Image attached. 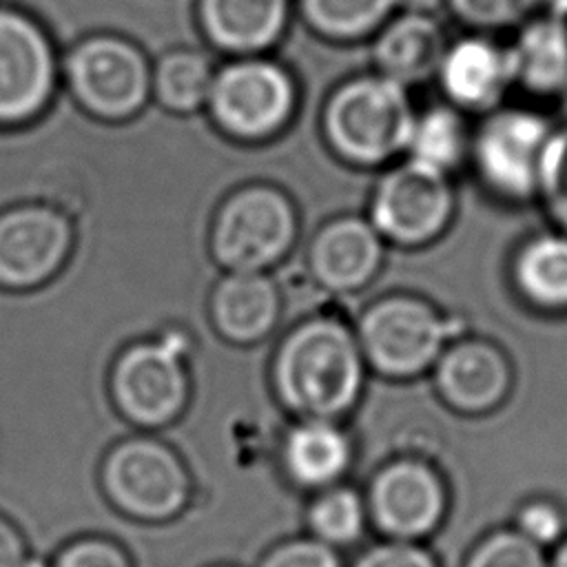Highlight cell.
I'll return each mask as SVG.
<instances>
[{
  "label": "cell",
  "mask_w": 567,
  "mask_h": 567,
  "mask_svg": "<svg viewBox=\"0 0 567 567\" xmlns=\"http://www.w3.org/2000/svg\"><path fill=\"white\" fill-rule=\"evenodd\" d=\"M299 115L279 137L246 144L208 115L144 106L104 122L73 100L24 126L0 128V514L31 554L51 556L86 534L131 556L148 525L104 496L100 465L140 432L115 410L117 354L168 328L193 339L184 412L153 432L188 470L193 489L224 494L250 454L292 421L270 385L281 332L224 341L210 292L219 204L246 184H275L297 204L303 244L330 219Z\"/></svg>",
  "instance_id": "1"
},
{
  "label": "cell",
  "mask_w": 567,
  "mask_h": 567,
  "mask_svg": "<svg viewBox=\"0 0 567 567\" xmlns=\"http://www.w3.org/2000/svg\"><path fill=\"white\" fill-rule=\"evenodd\" d=\"M368 377L352 323L334 312H310L284 328L270 354L272 394L290 419L346 423Z\"/></svg>",
  "instance_id": "2"
},
{
  "label": "cell",
  "mask_w": 567,
  "mask_h": 567,
  "mask_svg": "<svg viewBox=\"0 0 567 567\" xmlns=\"http://www.w3.org/2000/svg\"><path fill=\"white\" fill-rule=\"evenodd\" d=\"M414 113L410 89L365 69L328 91L317 113V131L343 168L381 171L405 155Z\"/></svg>",
  "instance_id": "3"
},
{
  "label": "cell",
  "mask_w": 567,
  "mask_h": 567,
  "mask_svg": "<svg viewBox=\"0 0 567 567\" xmlns=\"http://www.w3.org/2000/svg\"><path fill=\"white\" fill-rule=\"evenodd\" d=\"M370 374L410 381L430 374L443 348L465 328L414 292L374 297L352 323Z\"/></svg>",
  "instance_id": "4"
},
{
  "label": "cell",
  "mask_w": 567,
  "mask_h": 567,
  "mask_svg": "<svg viewBox=\"0 0 567 567\" xmlns=\"http://www.w3.org/2000/svg\"><path fill=\"white\" fill-rule=\"evenodd\" d=\"M299 237L292 197L275 184H246L219 204L210 255L224 272H270L292 255Z\"/></svg>",
  "instance_id": "5"
},
{
  "label": "cell",
  "mask_w": 567,
  "mask_h": 567,
  "mask_svg": "<svg viewBox=\"0 0 567 567\" xmlns=\"http://www.w3.org/2000/svg\"><path fill=\"white\" fill-rule=\"evenodd\" d=\"M190 352L193 339L179 328L126 346L109 374L111 401L120 416L140 432L171 425L190 396Z\"/></svg>",
  "instance_id": "6"
},
{
  "label": "cell",
  "mask_w": 567,
  "mask_h": 567,
  "mask_svg": "<svg viewBox=\"0 0 567 567\" xmlns=\"http://www.w3.org/2000/svg\"><path fill=\"white\" fill-rule=\"evenodd\" d=\"M554 122L529 104H501L474 120L470 159L481 188L496 202H536L538 173Z\"/></svg>",
  "instance_id": "7"
},
{
  "label": "cell",
  "mask_w": 567,
  "mask_h": 567,
  "mask_svg": "<svg viewBox=\"0 0 567 567\" xmlns=\"http://www.w3.org/2000/svg\"><path fill=\"white\" fill-rule=\"evenodd\" d=\"M100 485L106 501L137 523H166L193 496V483L177 452L153 432L117 441L102 458Z\"/></svg>",
  "instance_id": "8"
},
{
  "label": "cell",
  "mask_w": 567,
  "mask_h": 567,
  "mask_svg": "<svg viewBox=\"0 0 567 567\" xmlns=\"http://www.w3.org/2000/svg\"><path fill=\"white\" fill-rule=\"evenodd\" d=\"M458 195L450 175L401 157L381 168L365 217L388 246L427 248L454 221Z\"/></svg>",
  "instance_id": "9"
},
{
  "label": "cell",
  "mask_w": 567,
  "mask_h": 567,
  "mask_svg": "<svg viewBox=\"0 0 567 567\" xmlns=\"http://www.w3.org/2000/svg\"><path fill=\"white\" fill-rule=\"evenodd\" d=\"M206 115L226 137L259 144L279 137L301 111L292 73L272 60H237L213 78Z\"/></svg>",
  "instance_id": "10"
},
{
  "label": "cell",
  "mask_w": 567,
  "mask_h": 567,
  "mask_svg": "<svg viewBox=\"0 0 567 567\" xmlns=\"http://www.w3.org/2000/svg\"><path fill=\"white\" fill-rule=\"evenodd\" d=\"M370 529L379 538L423 543L441 529L450 512L443 472L419 454L381 463L363 487Z\"/></svg>",
  "instance_id": "11"
},
{
  "label": "cell",
  "mask_w": 567,
  "mask_h": 567,
  "mask_svg": "<svg viewBox=\"0 0 567 567\" xmlns=\"http://www.w3.org/2000/svg\"><path fill=\"white\" fill-rule=\"evenodd\" d=\"M385 250L388 244L368 217L348 210L321 221L301 248L279 266L301 270L323 295L350 297L374 284Z\"/></svg>",
  "instance_id": "12"
},
{
  "label": "cell",
  "mask_w": 567,
  "mask_h": 567,
  "mask_svg": "<svg viewBox=\"0 0 567 567\" xmlns=\"http://www.w3.org/2000/svg\"><path fill=\"white\" fill-rule=\"evenodd\" d=\"M66 84L71 100L91 117L124 122L146 106L151 71L126 40L91 38L66 60Z\"/></svg>",
  "instance_id": "13"
},
{
  "label": "cell",
  "mask_w": 567,
  "mask_h": 567,
  "mask_svg": "<svg viewBox=\"0 0 567 567\" xmlns=\"http://www.w3.org/2000/svg\"><path fill=\"white\" fill-rule=\"evenodd\" d=\"M430 377L447 410L474 419L496 412L514 390V363L503 346L467 332L443 348Z\"/></svg>",
  "instance_id": "14"
},
{
  "label": "cell",
  "mask_w": 567,
  "mask_h": 567,
  "mask_svg": "<svg viewBox=\"0 0 567 567\" xmlns=\"http://www.w3.org/2000/svg\"><path fill=\"white\" fill-rule=\"evenodd\" d=\"M55 89V62L44 33L29 18L0 9V128L40 117Z\"/></svg>",
  "instance_id": "15"
},
{
  "label": "cell",
  "mask_w": 567,
  "mask_h": 567,
  "mask_svg": "<svg viewBox=\"0 0 567 567\" xmlns=\"http://www.w3.org/2000/svg\"><path fill=\"white\" fill-rule=\"evenodd\" d=\"M432 82L441 100L474 120L509 102L514 78L505 35L476 31L452 35Z\"/></svg>",
  "instance_id": "16"
},
{
  "label": "cell",
  "mask_w": 567,
  "mask_h": 567,
  "mask_svg": "<svg viewBox=\"0 0 567 567\" xmlns=\"http://www.w3.org/2000/svg\"><path fill=\"white\" fill-rule=\"evenodd\" d=\"M450 38L439 11L401 7L370 38V69L412 91L434 80Z\"/></svg>",
  "instance_id": "17"
},
{
  "label": "cell",
  "mask_w": 567,
  "mask_h": 567,
  "mask_svg": "<svg viewBox=\"0 0 567 567\" xmlns=\"http://www.w3.org/2000/svg\"><path fill=\"white\" fill-rule=\"evenodd\" d=\"M357 463V441L343 421L292 419L279 445L284 478L310 496L348 481Z\"/></svg>",
  "instance_id": "18"
},
{
  "label": "cell",
  "mask_w": 567,
  "mask_h": 567,
  "mask_svg": "<svg viewBox=\"0 0 567 567\" xmlns=\"http://www.w3.org/2000/svg\"><path fill=\"white\" fill-rule=\"evenodd\" d=\"M210 321L235 346L281 332L284 297L272 272H224L210 292Z\"/></svg>",
  "instance_id": "19"
},
{
  "label": "cell",
  "mask_w": 567,
  "mask_h": 567,
  "mask_svg": "<svg viewBox=\"0 0 567 567\" xmlns=\"http://www.w3.org/2000/svg\"><path fill=\"white\" fill-rule=\"evenodd\" d=\"M514 91L558 102L567 91V20L532 13L507 35Z\"/></svg>",
  "instance_id": "20"
},
{
  "label": "cell",
  "mask_w": 567,
  "mask_h": 567,
  "mask_svg": "<svg viewBox=\"0 0 567 567\" xmlns=\"http://www.w3.org/2000/svg\"><path fill=\"white\" fill-rule=\"evenodd\" d=\"M507 277L529 310L567 315V233L549 228L520 239L509 255Z\"/></svg>",
  "instance_id": "21"
},
{
  "label": "cell",
  "mask_w": 567,
  "mask_h": 567,
  "mask_svg": "<svg viewBox=\"0 0 567 567\" xmlns=\"http://www.w3.org/2000/svg\"><path fill=\"white\" fill-rule=\"evenodd\" d=\"M472 128L474 117L441 97L416 106L403 157L452 177L467 166Z\"/></svg>",
  "instance_id": "22"
},
{
  "label": "cell",
  "mask_w": 567,
  "mask_h": 567,
  "mask_svg": "<svg viewBox=\"0 0 567 567\" xmlns=\"http://www.w3.org/2000/svg\"><path fill=\"white\" fill-rule=\"evenodd\" d=\"M288 0H202V22L210 40L233 51L264 49L279 38Z\"/></svg>",
  "instance_id": "23"
},
{
  "label": "cell",
  "mask_w": 567,
  "mask_h": 567,
  "mask_svg": "<svg viewBox=\"0 0 567 567\" xmlns=\"http://www.w3.org/2000/svg\"><path fill=\"white\" fill-rule=\"evenodd\" d=\"M303 529L339 551L357 545L370 529L363 489L343 481L310 494L303 509Z\"/></svg>",
  "instance_id": "24"
},
{
  "label": "cell",
  "mask_w": 567,
  "mask_h": 567,
  "mask_svg": "<svg viewBox=\"0 0 567 567\" xmlns=\"http://www.w3.org/2000/svg\"><path fill=\"white\" fill-rule=\"evenodd\" d=\"M403 0H299L303 22L334 44H359L401 9Z\"/></svg>",
  "instance_id": "25"
},
{
  "label": "cell",
  "mask_w": 567,
  "mask_h": 567,
  "mask_svg": "<svg viewBox=\"0 0 567 567\" xmlns=\"http://www.w3.org/2000/svg\"><path fill=\"white\" fill-rule=\"evenodd\" d=\"M213 78V66L202 53L173 51L155 64L151 91L159 109L173 115H193L206 106Z\"/></svg>",
  "instance_id": "26"
},
{
  "label": "cell",
  "mask_w": 567,
  "mask_h": 567,
  "mask_svg": "<svg viewBox=\"0 0 567 567\" xmlns=\"http://www.w3.org/2000/svg\"><path fill=\"white\" fill-rule=\"evenodd\" d=\"M439 9L461 29L507 35L534 13L532 0H439Z\"/></svg>",
  "instance_id": "27"
},
{
  "label": "cell",
  "mask_w": 567,
  "mask_h": 567,
  "mask_svg": "<svg viewBox=\"0 0 567 567\" xmlns=\"http://www.w3.org/2000/svg\"><path fill=\"white\" fill-rule=\"evenodd\" d=\"M536 202H540L551 228L567 233V120L554 124L547 140L538 173Z\"/></svg>",
  "instance_id": "28"
},
{
  "label": "cell",
  "mask_w": 567,
  "mask_h": 567,
  "mask_svg": "<svg viewBox=\"0 0 567 567\" xmlns=\"http://www.w3.org/2000/svg\"><path fill=\"white\" fill-rule=\"evenodd\" d=\"M463 567H549V554L514 527H496L470 547Z\"/></svg>",
  "instance_id": "29"
},
{
  "label": "cell",
  "mask_w": 567,
  "mask_h": 567,
  "mask_svg": "<svg viewBox=\"0 0 567 567\" xmlns=\"http://www.w3.org/2000/svg\"><path fill=\"white\" fill-rule=\"evenodd\" d=\"M512 527L534 545L554 549L567 536V516L558 501L532 496L516 507Z\"/></svg>",
  "instance_id": "30"
},
{
  "label": "cell",
  "mask_w": 567,
  "mask_h": 567,
  "mask_svg": "<svg viewBox=\"0 0 567 567\" xmlns=\"http://www.w3.org/2000/svg\"><path fill=\"white\" fill-rule=\"evenodd\" d=\"M51 567H133V560L117 540L86 534L64 543L51 556Z\"/></svg>",
  "instance_id": "31"
},
{
  "label": "cell",
  "mask_w": 567,
  "mask_h": 567,
  "mask_svg": "<svg viewBox=\"0 0 567 567\" xmlns=\"http://www.w3.org/2000/svg\"><path fill=\"white\" fill-rule=\"evenodd\" d=\"M255 567H343L341 551L299 534L272 545Z\"/></svg>",
  "instance_id": "32"
},
{
  "label": "cell",
  "mask_w": 567,
  "mask_h": 567,
  "mask_svg": "<svg viewBox=\"0 0 567 567\" xmlns=\"http://www.w3.org/2000/svg\"><path fill=\"white\" fill-rule=\"evenodd\" d=\"M350 567H441L423 543L381 538L361 549Z\"/></svg>",
  "instance_id": "33"
},
{
  "label": "cell",
  "mask_w": 567,
  "mask_h": 567,
  "mask_svg": "<svg viewBox=\"0 0 567 567\" xmlns=\"http://www.w3.org/2000/svg\"><path fill=\"white\" fill-rule=\"evenodd\" d=\"M29 554L27 540L20 529L0 514V567H18Z\"/></svg>",
  "instance_id": "34"
},
{
  "label": "cell",
  "mask_w": 567,
  "mask_h": 567,
  "mask_svg": "<svg viewBox=\"0 0 567 567\" xmlns=\"http://www.w3.org/2000/svg\"><path fill=\"white\" fill-rule=\"evenodd\" d=\"M534 13H545L567 20V0H532Z\"/></svg>",
  "instance_id": "35"
},
{
  "label": "cell",
  "mask_w": 567,
  "mask_h": 567,
  "mask_svg": "<svg viewBox=\"0 0 567 567\" xmlns=\"http://www.w3.org/2000/svg\"><path fill=\"white\" fill-rule=\"evenodd\" d=\"M549 567H567V536L551 549Z\"/></svg>",
  "instance_id": "36"
},
{
  "label": "cell",
  "mask_w": 567,
  "mask_h": 567,
  "mask_svg": "<svg viewBox=\"0 0 567 567\" xmlns=\"http://www.w3.org/2000/svg\"><path fill=\"white\" fill-rule=\"evenodd\" d=\"M18 567H51V560L44 558V556H38V554H31V551H29V554L22 558V563H20Z\"/></svg>",
  "instance_id": "37"
},
{
  "label": "cell",
  "mask_w": 567,
  "mask_h": 567,
  "mask_svg": "<svg viewBox=\"0 0 567 567\" xmlns=\"http://www.w3.org/2000/svg\"><path fill=\"white\" fill-rule=\"evenodd\" d=\"M213 567H235V565H213Z\"/></svg>",
  "instance_id": "38"
}]
</instances>
